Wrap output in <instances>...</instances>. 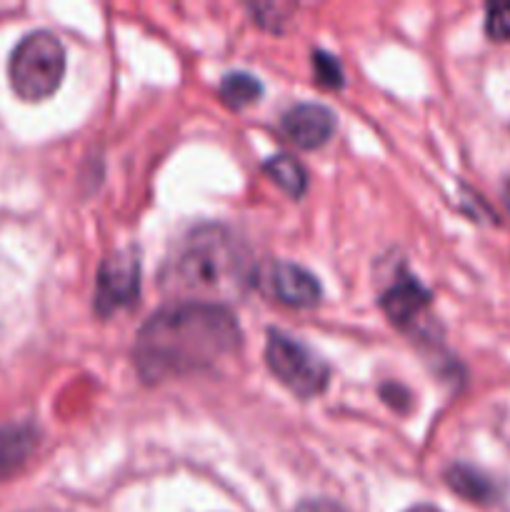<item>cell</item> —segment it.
<instances>
[{
    "label": "cell",
    "instance_id": "cell-1",
    "mask_svg": "<svg viewBox=\"0 0 510 512\" xmlns=\"http://www.w3.org/2000/svg\"><path fill=\"white\" fill-rule=\"evenodd\" d=\"M240 345L233 310L210 300H180L148 318L133 358L148 383L210 368Z\"/></svg>",
    "mask_w": 510,
    "mask_h": 512
},
{
    "label": "cell",
    "instance_id": "cell-2",
    "mask_svg": "<svg viewBox=\"0 0 510 512\" xmlns=\"http://www.w3.org/2000/svg\"><path fill=\"white\" fill-rule=\"evenodd\" d=\"M170 275L178 288L220 293L248 280V260L228 230L203 225L185 238Z\"/></svg>",
    "mask_w": 510,
    "mask_h": 512
},
{
    "label": "cell",
    "instance_id": "cell-3",
    "mask_svg": "<svg viewBox=\"0 0 510 512\" xmlns=\"http://www.w3.org/2000/svg\"><path fill=\"white\" fill-rule=\"evenodd\" d=\"M65 75V48L58 35L35 30L10 55V83L23 100H45Z\"/></svg>",
    "mask_w": 510,
    "mask_h": 512
},
{
    "label": "cell",
    "instance_id": "cell-4",
    "mask_svg": "<svg viewBox=\"0 0 510 512\" xmlns=\"http://www.w3.org/2000/svg\"><path fill=\"white\" fill-rule=\"evenodd\" d=\"M265 360L268 368L273 370L275 378L293 390L300 398H313L320 395L328 385L330 368L300 340H293L290 335L280 330H270L268 343H265Z\"/></svg>",
    "mask_w": 510,
    "mask_h": 512
},
{
    "label": "cell",
    "instance_id": "cell-5",
    "mask_svg": "<svg viewBox=\"0 0 510 512\" xmlns=\"http://www.w3.org/2000/svg\"><path fill=\"white\" fill-rule=\"evenodd\" d=\"M140 260L133 250H118L103 260L95 280V310L110 315L138 298Z\"/></svg>",
    "mask_w": 510,
    "mask_h": 512
},
{
    "label": "cell",
    "instance_id": "cell-6",
    "mask_svg": "<svg viewBox=\"0 0 510 512\" xmlns=\"http://www.w3.org/2000/svg\"><path fill=\"white\" fill-rule=\"evenodd\" d=\"M260 283L275 300L295 308H310L320 300V283L303 265L270 263L260 275Z\"/></svg>",
    "mask_w": 510,
    "mask_h": 512
},
{
    "label": "cell",
    "instance_id": "cell-7",
    "mask_svg": "<svg viewBox=\"0 0 510 512\" xmlns=\"http://www.w3.org/2000/svg\"><path fill=\"white\" fill-rule=\"evenodd\" d=\"M280 128L298 148H318L333 135L335 115L325 105L300 103L283 115Z\"/></svg>",
    "mask_w": 510,
    "mask_h": 512
},
{
    "label": "cell",
    "instance_id": "cell-8",
    "mask_svg": "<svg viewBox=\"0 0 510 512\" xmlns=\"http://www.w3.org/2000/svg\"><path fill=\"white\" fill-rule=\"evenodd\" d=\"M380 305H383L385 315H388L395 325L408 328V325L418 323L423 310L430 305V293L418 278L403 273L398 280L390 283V288L385 290L383 298H380Z\"/></svg>",
    "mask_w": 510,
    "mask_h": 512
},
{
    "label": "cell",
    "instance_id": "cell-9",
    "mask_svg": "<svg viewBox=\"0 0 510 512\" xmlns=\"http://www.w3.org/2000/svg\"><path fill=\"white\" fill-rule=\"evenodd\" d=\"M445 480H448L450 490L460 495V498L470 500V503L490 505L498 503L500 488L490 475H485L483 470L473 468V465L465 463H453L445 470Z\"/></svg>",
    "mask_w": 510,
    "mask_h": 512
},
{
    "label": "cell",
    "instance_id": "cell-10",
    "mask_svg": "<svg viewBox=\"0 0 510 512\" xmlns=\"http://www.w3.org/2000/svg\"><path fill=\"white\" fill-rule=\"evenodd\" d=\"M38 443L33 425H3L0 428V478L13 473Z\"/></svg>",
    "mask_w": 510,
    "mask_h": 512
},
{
    "label": "cell",
    "instance_id": "cell-11",
    "mask_svg": "<svg viewBox=\"0 0 510 512\" xmlns=\"http://www.w3.org/2000/svg\"><path fill=\"white\" fill-rule=\"evenodd\" d=\"M265 170H268L270 178L280 185L288 195L298 198V195L305 193V185H308V175H305V168L290 155L280 153L273 155V158L265 160Z\"/></svg>",
    "mask_w": 510,
    "mask_h": 512
},
{
    "label": "cell",
    "instance_id": "cell-12",
    "mask_svg": "<svg viewBox=\"0 0 510 512\" xmlns=\"http://www.w3.org/2000/svg\"><path fill=\"white\" fill-rule=\"evenodd\" d=\"M263 93V85L255 75L243 73V70H235V73L223 75L220 80V98L230 108H245V105L253 103L258 95Z\"/></svg>",
    "mask_w": 510,
    "mask_h": 512
},
{
    "label": "cell",
    "instance_id": "cell-13",
    "mask_svg": "<svg viewBox=\"0 0 510 512\" xmlns=\"http://www.w3.org/2000/svg\"><path fill=\"white\" fill-rule=\"evenodd\" d=\"M313 73L323 88H340L345 80L338 58H333V55L325 53V50H315L313 53Z\"/></svg>",
    "mask_w": 510,
    "mask_h": 512
},
{
    "label": "cell",
    "instance_id": "cell-14",
    "mask_svg": "<svg viewBox=\"0 0 510 512\" xmlns=\"http://www.w3.org/2000/svg\"><path fill=\"white\" fill-rule=\"evenodd\" d=\"M485 30L493 40H510V5H490Z\"/></svg>",
    "mask_w": 510,
    "mask_h": 512
},
{
    "label": "cell",
    "instance_id": "cell-15",
    "mask_svg": "<svg viewBox=\"0 0 510 512\" xmlns=\"http://www.w3.org/2000/svg\"><path fill=\"white\" fill-rule=\"evenodd\" d=\"M383 398H385V403L390 405V408L400 410V413L410 408V393L403 388V385H385Z\"/></svg>",
    "mask_w": 510,
    "mask_h": 512
},
{
    "label": "cell",
    "instance_id": "cell-16",
    "mask_svg": "<svg viewBox=\"0 0 510 512\" xmlns=\"http://www.w3.org/2000/svg\"><path fill=\"white\" fill-rule=\"evenodd\" d=\"M293 512H348L343 505L333 503V500H305Z\"/></svg>",
    "mask_w": 510,
    "mask_h": 512
},
{
    "label": "cell",
    "instance_id": "cell-17",
    "mask_svg": "<svg viewBox=\"0 0 510 512\" xmlns=\"http://www.w3.org/2000/svg\"><path fill=\"white\" fill-rule=\"evenodd\" d=\"M408 512H438V510H435V508H425V505H423V508H413V510H408Z\"/></svg>",
    "mask_w": 510,
    "mask_h": 512
},
{
    "label": "cell",
    "instance_id": "cell-18",
    "mask_svg": "<svg viewBox=\"0 0 510 512\" xmlns=\"http://www.w3.org/2000/svg\"><path fill=\"white\" fill-rule=\"evenodd\" d=\"M505 203H508V208H510V183H508V188H505Z\"/></svg>",
    "mask_w": 510,
    "mask_h": 512
}]
</instances>
